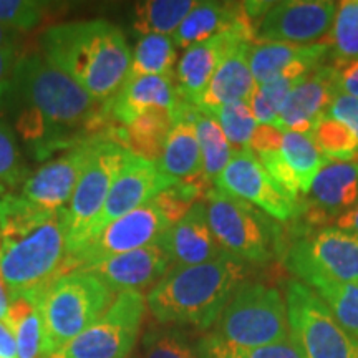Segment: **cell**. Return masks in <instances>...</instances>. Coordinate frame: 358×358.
I'll return each instance as SVG.
<instances>
[{"instance_id":"obj_40","label":"cell","mask_w":358,"mask_h":358,"mask_svg":"<svg viewBox=\"0 0 358 358\" xmlns=\"http://www.w3.org/2000/svg\"><path fill=\"white\" fill-rule=\"evenodd\" d=\"M24 176L15 134L0 120V186H12Z\"/></svg>"},{"instance_id":"obj_48","label":"cell","mask_w":358,"mask_h":358,"mask_svg":"<svg viewBox=\"0 0 358 358\" xmlns=\"http://www.w3.org/2000/svg\"><path fill=\"white\" fill-rule=\"evenodd\" d=\"M8 307H10V295H8L6 284H3L2 277H0V320L6 322Z\"/></svg>"},{"instance_id":"obj_5","label":"cell","mask_w":358,"mask_h":358,"mask_svg":"<svg viewBox=\"0 0 358 358\" xmlns=\"http://www.w3.org/2000/svg\"><path fill=\"white\" fill-rule=\"evenodd\" d=\"M115 297L105 282L87 271L66 272L40 290L43 357L52 358L82 335L106 312Z\"/></svg>"},{"instance_id":"obj_41","label":"cell","mask_w":358,"mask_h":358,"mask_svg":"<svg viewBox=\"0 0 358 358\" xmlns=\"http://www.w3.org/2000/svg\"><path fill=\"white\" fill-rule=\"evenodd\" d=\"M282 141H284L282 129L271 127V124H259L252 138H250L249 150L256 156L274 153V151H280Z\"/></svg>"},{"instance_id":"obj_4","label":"cell","mask_w":358,"mask_h":358,"mask_svg":"<svg viewBox=\"0 0 358 358\" xmlns=\"http://www.w3.org/2000/svg\"><path fill=\"white\" fill-rule=\"evenodd\" d=\"M248 262L231 254L199 266L169 268L146 295V306L163 325L209 330L217 324L236 289L248 279Z\"/></svg>"},{"instance_id":"obj_6","label":"cell","mask_w":358,"mask_h":358,"mask_svg":"<svg viewBox=\"0 0 358 358\" xmlns=\"http://www.w3.org/2000/svg\"><path fill=\"white\" fill-rule=\"evenodd\" d=\"M214 334L244 348L285 342L290 338L285 299L272 285L245 279L222 310Z\"/></svg>"},{"instance_id":"obj_3","label":"cell","mask_w":358,"mask_h":358,"mask_svg":"<svg viewBox=\"0 0 358 358\" xmlns=\"http://www.w3.org/2000/svg\"><path fill=\"white\" fill-rule=\"evenodd\" d=\"M12 88L29 106V113L20 116V131L27 141L37 143L43 151L62 145L73 129L96 115V101L43 53H30L17 60Z\"/></svg>"},{"instance_id":"obj_19","label":"cell","mask_w":358,"mask_h":358,"mask_svg":"<svg viewBox=\"0 0 358 358\" xmlns=\"http://www.w3.org/2000/svg\"><path fill=\"white\" fill-rule=\"evenodd\" d=\"M338 93L334 65H322L295 87L279 111L282 131L310 134L329 116Z\"/></svg>"},{"instance_id":"obj_10","label":"cell","mask_w":358,"mask_h":358,"mask_svg":"<svg viewBox=\"0 0 358 358\" xmlns=\"http://www.w3.org/2000/svg\"><path fill=\"white\" fill-rule=\"evenodd\" d=\"M146 297L120 292L106 312L52 358H129L145 319Z\"/></svg>"},{"instance_id":"obj_37","label":"cell","mask_w":358,"mask_h":358,"mask_svg":"<svg viewBox=\"0 0 358 358\" xmlns=\"http://www.w3.org/2000/svg\"><path fill=\"white\" fill-rule=\"evenodd\" d=\"M211 116L219 123L234 151L249 150L250 138L259 127L248 101H232L213 110Z\"/></svg>"},{"instance_id":"obj_17","label":"cell","mask_w":358,"mask_h":358,"mask_svg":"<svg viewBox=\"0 0 358 358\" xmlns=\"http://www.w3.org/2000/svg\"><path fill=\"white\" fill-rule=\"evenodd\" d=\"M295 256L325 275L358 284V234L335 226H325L290 245Z\"/></svg>"},{"instance_id":"obj_20","label":"cell","mask_w":358,"mask_h":358,"mask_svg":"<svg viewBox=\"0 0 358 358\" xmlns=\"http://www.w3.org/2000/svg\"><path fill=\"white\" fill-rule=\"evenodd\" d=\"M171 268V257L164 245L158 243L131 252L120 254L93 266L78 271H87L96 275L113 290L115 295L127 290H138L158 284Z\"/></svg>"},{"instance_id":"obj_12","label":"cell","mask_w":358,"mask_h":358,"mask_svg":"<svg viewBox=\"0 0 358 358\" xmlns=\"http://www.w3.org/2000/svg\"><path fill=\"white\" fill-rule=\"evenodd\" d=\"M214 185L216 189L252 204L277 222H287L302 214L301 199L277 185L250 150L236 151Z\"/></svg>"},{"instance_id":"obj_27","label":"cell","mask_w":358,"mask_h":358,"mask_svg":"<svg viewBox=\"0 0 358 358\" xmlns=\"http://www.w3.org/2000/svg\"><path fill=\"white\" fill-rule=\"evenodd\" d=\"M176 115L168 111H151L134 120L127 127H118L111 134V140L122 145L129 153L156 163L163 153L164 143Z\"/></svg>"},{"instance_id":"obj_13","label":"cell","mask_w":358,"mask_h":358,"mask_svg":"<svg viewBox=\"0 0 358 358\" xmlns=\"http://www.w3.org/2000/svg\"><path fill=\"white\" fill-rule=\"evenodd\" d=\"M337 2L285 0L274 2L252 25V43L312 45L329 37Z\"/></svg>"},{"instance_id":"obj_21","label":"cell","mask_w":358,"mask_h":358,"mask_svg":"<svg viewBox=\"0 0 358 358\" xmlns=\"http://www.w3.org/2000/svg\"><path fill=\"white\" fill-rule=\"evenodd\" d=\"M159 243L171 257V268L199 266L227 254L213 234L203 201H198L185 217L174 222Z\"/></svg>"},{"instance_id":"obj_28","label":"cell","mask_w":358,"mask_h":358,"mask_svg":"<svg viewBox=\"0 0 358 358\" xmlns=\"http://www.w3.org/2000/svg\"><path fill=\"white\" fill-rule=\"evenodd\" d=\"M330 53L329 38L312 45L294 43H250L249 66L257 85H262L280 73L289 64L308 57L325 58Z\"/></svg>"},{"instance_id":"obj_26","label":"cell","mask_w":358,"mask_h":358,"mask_svg":"<svg viewBox=\"0 0 358 358\" xmlns=\"http://www.w3.org/2000/svg\"><path fill=\"white\" fill-rule=\"evenodd\" d=\"M249 22L243 2H198L173 35L176 47L189 48Z\"/></svg>"},{"instance_id":"obj_2","label":"cell","mask_w":358,"mask_h":358,"mask_svg":"<svg viewBox=\"0 0 358 358\" xmlns=\"http://www.w3.org/2000/svg\"><path fill=\"white\" fill-rule=\"evenodd\" d=\"M43 57L77 82L96 103H108L127 80L131 50L124 34L106 20L50 27L42 35Z\"/></svg>"},{"instance_id":"obj_8","label":"cell","mask_w":358,"mask_h":358,"mask_svg":"<svg viewBox=\"0 0 358 358\" xmlns=\"http://www.w3.org/2000/svg\"><path fill=\"white\" fill-rule=\"evenodd\" d=\"M206 213L214 237L227 254L244 262L266 264L274 254L277 227L252 204L211 189Z\"/></svg>"},{"instance_id":"obj_36","label":"cell","mask_w":358,"mask_h":358,"mask_svg":"<svg viewBox=\"0 0 358 358\" xmlns=\"http://www.w3.org/2000/svg\"><path fill=\"white\" fill-rule=\"evenodd\" d=\"M313 143L330 161H358V140L352 129L327 116L310 133Z\"/></svg>"},{"instance_id":"obj_43","label":"cell","mask_w":358,"mask_h":358,"mask_svg":"<svg viewBox=\"0 0 358 358\" xmlns=\"http://www.w3.org/2000/svg\"><path fill=\"white\" fill-rule=\"evenodd\" d=\"M340 93L358 98V58L342 65H334Z\"/></svg>"},{"instance_id":"obj_30","label":"cell","mask_w":358,"mask_h":358,"mask_svg":"<svg viewBox=\"0 0 358 358\" xmlns=\"http://www.w3.org/2000/svg\"><path fill=\"white\" fill-rule=\"evenodd\" d=\"M38 295L40 290L10 299L6 322L15 334L19 358H45L42 352L43 337Z\"/></svg>"},{"instance_id":"obj_33","label":"cell","mask_w":358,"mask_h":358,"mask_svg":"<svg viewBox=\"0 0 358 358\" xmlns=\"http://www.w3.org/2000/svg\"><path fill=\"white\" fill-rule=\"evenodd\" d=\"M194 122L196 131H198L201 156H203V176L209 182H214L219 174L224 171V168L229 164L236 151L231 146V143L227 141L226 134L222 133L214 116L196 108Z\"/></svg>"},{"instance_id":"obj_32","label":"cell","mask_w":358,"mask_h":358,"mask_svg":"<svg viewBox=\"0 0 358 358\" xmlns=\"http://www.w3.org/2000/svg\"><path fill=\"white\" fill-rule=\"evenodd\" d=\"M280 155L294 174L301 194L307 196L310 186L322 168L329 163V158L322 155V151L313 143L310 134L284 131Z\"/></svg>"},{"instance_id":"obj_11","label":"cell","mask_w":358,"mask_h":358,"mask_svg":"<svg viewBox=\"0 0 358 358\" xmlns=\"http://www.w3.org/2000/svg\"><path fill=\"white\" fill-rule=\"evenodd\" d=\"M173 224L155 199L110 222L87 241L77 252L66 256L64 274L78 271L131 250L158 244Z\"/></svg>"},{"instance_id":"obj_42","label":"cell","mask_w":358,"mask_h":358,"mask_svg":"<svg viewBox=\"0 0 358 358\" xmlns=\"http://www.w3.org/2000/svg\"><path fill=\"white\" fill-rule=\"evenodd\" d=\"M329 116L350 128L358 140V98L338 92L330 106Z\"/></svg>"},{"instance_id":"obj_18","label":"cell","mask_w":358,"mask_h":358,"mask_svg":"<svg viewBox=\"0 0 358 358\" xmlns=\"http://www.w3.org/2000/svg\"><path fill=\"white\" fill-rule=\"evenodd\" d=\"M358 204V161H329L313 179L302 214L308 224L322 226Z\"/></svg>"},{"instance_id":"obj_22","label":"cell","mask_w":358,"mask_h":358,"mask_svg":"<svg viewBox=\"0 0 358 358\" xmlns=\"http://www.w3.org/2000/svg\"><path fill=\"white\" fill-rule=\"evenodd\" d=\"M196 106L182 101L156 166L174 182L194 181L203 176V156L194 122ZM206 179V178H204ZM208 181V179H206Z\"/></svg>"},{"instance_id":"obj_46","label":"cell","mask_w":358,"mask_h":358,"mask_svg":"<svg viewBox=\"0 0 358 358\" xmlns=\"http://www.w3.org/2000/svg\"><path fill=\"white\" fill-rule=\"evenodd\" d=\"M334 226L340 227V229L357 232L358 234V204L355 206V208H352L350 211L343 213L342 216L335 219Z\"/></svg>"},{"instance_id":"obj_31","label":"cell","mask_w":358,"mask_h":358,"mask_svg":"<svg viewBox=\"0 0 358 358\" xmlns=\"http://www.w3.org/2000/svg\"><path fill=\"white\" fill-rule=\"evenodd\" d=\"M176 48L173 37L166 35L141 37L131 53L124 83L141 77H173L178 60Z\"/></svg>"},{"instance_id":"obj_14","label":"cell","mask_w":358,"mask_h":358,"mask_svg":"<svg viewBox=\"0 0 358 358\" xmlns=\"http://www.w3.org/2000/svg\"><path fill=\"white\" fill-rule=\"evenodd\" d=\"M95 140L96 136H92L75 143L65 153L38 168L25 179L22 198L45 211L66 209L93 153Z\"/></svg>"},{"instance_id":"obj_23","label":"cell","mask_w":358,"mask_h":358,"mask_svg":"<svg viewBox=\"0 0 358 358\" xmlns=\"http://www.w3.org/2000/svg\"><path fill=\"white\" fill-rule=\"evenodd\" d=\"M181 103L173 77H141L124 83L106 105V111L122 127H127L151 111H168L176 115Z\"/></svg>"},{"instance_id":"obj_34","label":"cell","mask_w":358,"mask_h":358,"mask_svg":"<svg viewBox=\"0 0 358 358\" xmlns=\"http://www.w3.org/2000/svg\"><path fill=\"white\" fill-rule=\"evenodd\" d=\"M330 57L334 65H342L358 58V0L337 3V13L329 34Z\"/></svg>"},{"instance_id":"obj_38","label":"cell","mask_w":358,"mask_h":358,"mask_svg":"<svg viewBox=\"0 0 358 358\" xmlns=\"http://www.w3.org/2000/svg\"><path fill=\"white\" fill-rule=\"evenodd\" d=\"M143 358H201L198 345H192L178 329H153L143 337Z\"/></svg>"},{"instance_id":"obj_24","label":"cell","mask_w":358,"mask_h":358,"mask_svg":"<svg viewBox=\"0 0 358 358\" xmlns=\"http://www.w3.org/2000/svg\"><path fill=\"white\" fill-rule=\"evenodd\" d=\"M249 42L239 43L217 66L211 82L196 101V108L211 113L219 106L232 101H249L259 85L249 66Z\"/></svg>"},{"instance_id":"obj_25","label":"cell","mask_w":358,"mask_h":358,"mask_svg":"<svg viewBox=\"0 0 358 358\" xmlns=\"http://www.w3.org/2000/svg\"><path fill=\"white\" fill-rule=\"evenodd\" d=\"M285 266L292 274L312 287L329 306L340 324L358 338V284L342 282L325 275L302 259L287 254Z\"/></svg>"},{"instance_id":"obj_15","label":"cell","mask_w":358,"mask_h":358,"mask_svg":"<svg viewBox=\"0 0 358 358\" xmlns=\"http://www.w3.org/2000/svg\"><path fill=\"white\" fill-rule=\"evenodd\" d=\"M174 185L176 182L164 176L156 166V163L129 153L122 173L115 179L113 186L106 196L103 209L90 229L87 241L96 236L110 222L150 203L159 192L169 189Z\"/></svg>"},{"instance_id":"obj_29","label":"cell","mask_w":358,"mask_h":358,"mask_svg":"<svg viewBox=\"0 0 358 358\" xmlns=\"http://www.w3.org/2000/svg\"><path fill=\"white\" fill-rule=\"evenodd\" d=\"M194 0H145L136 2L133 8V30L138 37L166 35L174 32L196 7Z\"/></svg>"},{"instance_id":"obj_44","label":"cell","mask_w":358,"mask_h":358,"mask_svg":"<svg viewBox=\"0 0 358 358\" xmlns=\"http://www.w3.org/2000/svg\"><path fill=\"white\" fill-rule=\"evenodd\" d=\"M17 65V50L15 47L0 48V100L12 88L13 70Z\"/></svg>"},{"instance_id":"obj_9","label":"cell","mask_w":358,"mask_h":358,"mask_svg":"<svg viewBox=\"0 0 358 358\" xmlns=\"http://www.w3.org/2000/svg\"><path fill=\"white\" fill-rule=\"evenodd\" d=\"M129 151L111 140L110 136H96L93 153L69 206H66V256L82 248L88 239L90 229L103 209L106 196L115 179L122 173Z\"/></svg>"},{"instance_id":"obj_7","label":"cell","mask_w":358,"mask_h":358,"mask_svg":"<svg viewBox=\"0 0 358 358\" xmlns=\"http://www.w3.org/2000/svg\"><path fill=\"white\" fill-rule=\"evenodd\" d=\"M285 307L290 338L303 358H358V338L348 332L302 280L285 284Z\"/></svg>"},{"instance_id":"obj_16","label":"cell","mask_w":358,"mask_h":358,"mask_svg":"<svg viewBox=\"0 0 358 358\" xmlns=\"http://www.w3.org/2000/svg\"><path fill=\"white\" fill-rule=\"evenodd\" d=\"M244 42L252 43L250 22H244L227 32L186 48L176 69V90L179 98L194 106L224 58L229 55L237 45Z\"/></svg>"},{"instance_id":"obj_1","label":"cell","mask_w":358,"mask_h":358,"mask_svg":"<svg viewBox=\"0 0 358 358\" xmlns=\"http://www.w3.org/2000/svg\"><path fill=\"white\" fill-rule=\"evenodd\" d=\"M66 213L45 211L22 196L0 198V277L10 299L47 289L64 275Z\"/></svg>"},{"instance_id":"obj_45","label":"cell","mask_w":358,"mask_h":358,"mask_svg":"<svg viewBox=\"0 0 358 358\" xmlns=\"http://www.w3.org/2000/svg\"><path fill=\"white\" fill-rule=\"evenodd\" d=\"M0 358H19L15 334L3 320H0Z\"/></svg>"},{"instance_id":"obj_35","label":"cell","mask_w":358,"mask_h":358,"mask_svg":"<svg viewBox=\"0 0 358 358\" xmlns=\"http://www.w3.org/2000/svg\"><path fill=\"white\" fill-rule=\"evenodd\" d=\"M201 358H303L292 338L274 345L244 348L226 342L211 332L198 342Z\"/></svg>"},{"instance_id":"obj_39","label":"cell","mask_w":358,"mask_h":358,"mask_svg":"<svg viewBox=\"0 0 358 358\" xmlns=\"http://www.w3.org/2000/svg\"><path fill=\"white\" fill-rule=\"evenodd\" d=\"M48 3L37 0H0V25L15 30H32L42 22Z\"/></svg>"},{"instance_id":"obj_47","label":"cell","mask_w":358,"mask_h":358,"mask_svg":"<svg viewBox=\"0 0 358 358\" xmlns=\"http://www.w3.org/2000/svg\"><path fill=\"white\" fill-rule=\"evenodd\" d=\"M17 40H19V32L8 29L6 25H0V48L15 47Z\"/></svg>"}]
</instances>
